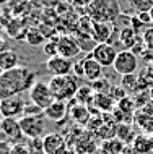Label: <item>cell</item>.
<instances>
[{
	"instance_id": "obj_7",
	"label": "cell",
	"mask_w": 153,
	"mask_h": 154,
	"mask_svg": "<svg viewBox=\"0 0 153 154\" xmlns=\"http://www.w3.org/2000/svg\"><path fill=\"white\" fill-rule=\"evenodd\" d=\"M44 114L43 115H36V117H21L20 119V127H21L23 135L28 140H34V138H43L44 128Z\"/></svg>"
},
{
	"instance_id": "obj_35",
	"label": "cell",
	"mask_w": 153,
	"mask_h": 154,
	"mask_svg": "<svg viewBox=\"0 0 153 154\" xmlns=\"http://www.w3.org/2000/svg\"><path fill=\"white\" fill-rule=\"evenodd\" d=\"M72 75H75L77 78H85V70H83V60H78L73 63V72Z\"/></svg>"
},
{
	"instance_id": "obj_31",
	"label": "cell",
	"mask_w": 153,
	"mask_h": 154,
	"mask_svg": "<svg viewBox=\"0 0 153 154\" xmlns=\"http://www.w3.org/2000/svg\"><path fill=\"white\" fill-rule=\"evenodd\" d=\"M130 51L134 52L137 57H142L143 54H145V51H147V45H145V42H143L142 36H139V37H137V41H135L134 45L130 47Z\"/></svg>"
},
{
	"instance_id": "obj_12",
	"label": "cell",
	"mask_w": 153,
	"mask_h": 154,
	"mask_svg": "<svg viewBox=\"0 0 153 154\" xmlns=\"http://www.w3.org/2000/svg\"><path fill=\"white\" fill-rule=\"evenodd\" d=\"M43 148L46 154H62L67 149V140L60 133H47L43 136Z\"/></svg>"
},
{
	"instance_id": "obj_28",
	"label": "cell",
	"mask_w": 153,
	"mask_h": 154,
	"mask_svg": "<svg viewBox=\"0 0 153 154\" xmlns=\"http://www.w3.org/2000/svg\"><path fill=\"white\" fill-rule=\"evenodd\" d=\"M132 99H134L137 109H140V107H145L147 102L150 101V89H148V91H137Z\"/></svg>"
},
{
	"instance_id": "obj_19",
	"label": "cell",
	"mask_w": 153,
	"mask_h": 154,
	"mask_svg": "<svg viewBox=\"0 0 153 154\" xmlns=\"http://www.w3.org/2000/svg\"><path fill=\"white\" fill-rule=\"evenodd\" d=\"M93 104L98 107L101 112H113L117 106L116 99L113 97L111 94H103V93H94V99H93Z\"/></svg>"
},
{
	"instance_id": "obj_26",
	"label": "cell",
	"mask_w": 153,
	"mask_h": 154,
	"mask_svg": "<svg viewBox=\"0 0 153 154\" xmlns=\"http://www.w3.org/2000/svg\"><path fill=\"white\" fill-rule=\"evenodd\" d=\"M129 5L137 13H150L153 8V0H129Z\"/></svg>"
},
{
	"instance_id": "obj_40",
	"label": "cell",
	"mask_w": 153,
	"mask_h": 154,
	"mask_svg": "<svg viewBox=\"0 0 153 154\" xmlns=\"http://www.w3.org/2000/svg\"><path fill=\"white\" fill-rule=\"evenodd\" d=\"M143 133H148V135L153 136V117L150 119V122L145 125V128H143Z\"/></svg>"
},
{
	"instance_id": "obj_27",
	"label": "cell",
	"mask_w": 153,
	"mask_h": 154,
	"mask_svg": "<svg viewBox=\"0 0 153 154\" xmlns=\"http://www.w3.org/2000/svg\"><path fill=\"white\" fill-rule=\"evenodd\" d=\"M26 41L30 42L31 45L38 47V45H44V34L41 31H38L36 28H31V29L26 31Z\"/></svg>"
},
{
	"instance_id": "obj_2",
	"label": "cell",
	"mask_w": 153,
	"mask_h": 154,
	"mask_svg": "<svg viewBox=\"0 0 153 154\" xmlns=\"http://www.w3.org/2000/svg\"><path fill=\"white\" fill-rule=\"evenodd\" d=\"M88 18L94 23H116L121 16L117 0H93L86 7Z\"/></svg>"
},
{
	"instance_id": "obj_4",
	"label": "cell",
	"mask_w": 153,
	"mask_h": 154,
	"mask_svg": "<svg viewBox=\"0 0 153 154\" xmlns=\"http://www.w3.org/2000/svg\"><path fill=\"white\" fill-rule=\"evenodd\" d=\"M114 72L119 73L121 76H127V75H135L139 70V57L132 51H119L117 59H116L113 65Z\"/></svg>"
},
{
	"instance_id": "obj_34",
	"label": "cell",
	"mask_w": 153,
	"mask_h": 154,
	"mask_svg": "<svg viewBox=\"0 0 153 154\" xmlns=\"http://www.w3.org/2000/svg\"><path fill=\"white\" fill-rule=\"evenodd\" d=\"M142 39L145 42L147 49H153V26H148L142 34Z\"/></svg>"
},
{
	"instance_id": "obj_18",
	"label": "cell",
	"mask_w": 153,
	"mask_h": 154,
	"mask_svg": "<svg viewBox=\"0 0 153 154\" xmlns=\"http://www.w3.org/2000/svg\"><path fill=\"white\" fill-rule=\"evenodd\" d=\"M18 62H20L18 54L15 51H11V49H5V51L0 54V68L3 72H8V70H13L16 66H20Z\"/></svg>"
},
{
	"instance_id": "obj_41",
	"label": "cell",
	"mask_w": 153,
	"mask_h": 154,
	"mask_svg": "<svg viewBox=\"0 0 153 154\" xmlns=\"http://www.w3.org/2000/svg\"><path fill=\"white\" fill-rule=\"evenodd\" d=\"M73 2H75L77 5H85V7H88L90 3L93 2V0H73Z\"/></svg>"
},
{
	"instance_id": "obj_45",
	"label": "cell",
	"mask_w": 153,
	"mask_h": 154,
	"mask_svg": "<svg viewBox=\"0 0 153 154\" xmlns=\"http://www.w3.org/2000/svg\"><path fill=\"white\" fill-rule=\"evenodd\" d=\"M2 73H3V70H2V68H0V75H2Z\"/></svg>"
},
{
	"instance_id": "obj_24",
	"label": "cell",
	"mask_w": 153,
	"mask_h": 154,
	"mask_svg": "<svg viewBox=\"0 0 153 154\" xmlns=\"http://www.w3.org/2000/svg\"><path fill=\"white\" fill-rule=\"evenodd\" d=\"M77 41H78V45H80L81 51L90 52V54H91L94 51V47L98 45V42L93 39V36H88L86 32H81V36H78Z\"/></svg>"
},
{
	"instance_id": "obj_3",
	"label": "cell",
	"mask_w": 153,
	"mask_h": 154,
	"mask_svg": "<svg viewBox=\"0 0 153 154\" xmlns=\"http://www.w3.org/2000/svg\"><path fill=\"white\" fill-rule=\"evenodd\" d=\"M47 83H49V86H51L54 97H56L57 101H64V102L73 101L77 93H78V89H80V86H78V78L75 75L52 76Z\"/></svg>"
},
{
	"instance_id": "obj_36",
	"label": "cell",
	"mask_w": 153,
	"mask_h": 154,
	"mask_svg": "<svg viewBox=\"0 0 153 154\" xmlns=\"http://www.w3.org/2000/svg\"><path fill=\"white\" fill-rule=\"evenodd\" d=\"M0 154H13V144L5 140H0Z\"/></svg>"
},
{
	"instance_id": "obj_22",
	"label": "cell",
	"mask_w": 153,
	"mask_h": 154,
	"mask_svg": "<svg viewBox=\"0 0 153 154\" xmlns=\"http://www.w3.org/2000/svg\"><path fill=\"white\" fill-rule=\"evenodd\" d=\"M137 37H139V34L132 29L130 26H124V28H121V31H119V39H121V42L124 45H126L127 51H130V47L134 45L135 41H137Z\"/></svg>"
},
{
	"instance_id": "obj_39",
	"label": "cell",
	"mask_w": 153,
	"mask_h": 154,
	"mask_svg": "<svg viewBox=\"0 0 153 154\" xmlns=\"http://www.w3.org/2000/svg\"><path fill=\"white\" fill-rule=\"evenodd\" d=\"M137 18H139L142 23H145V24H150V23H151L150 13H137Z\"/></svg>"
},
{
	"instance_id": "obj_23",
	"label": "cell",
	"mask_w": 153,
	"mask_h": 154,
	"mask_svg": "<svg viewBox=\"0 0 153 154\" xmlns=\"http://www.w3.org/2000/svg\"><path fill=\"white\" fill-rule=\"evenodd\" d=\"M94 99V91L91 86H81L80 89H78V93L75 96V101L80 102V104H85V106H88V104H91Z\"/></svg>"
},
{
	"instance_id": "obj_38",
	"label": "cell",
	"mask_w": 153,
	"mask_h": 154,
	"mask_svg": "<svg viewBox=\"0 0 153 154\" xmlns=\"http://www.w3.org/2000/svg\"><path fill=\"white\" fill-rule=\"evenodd\" d=\"M142 59H143V62H145L147 65H151L153 66V49H147L145 54L142 55Z\"/></svg>"
},
{
	"instance_id": "obj_29",
	"label": "cell",
	"mask_w": 153,
	"mask_h": 154,
	"mask_svg": "<svg viewBox=\"0 0 153 154\" xmlns=\"http://www.w3.org/2000/svg\"><path fill=\"white\" fill-rule=\"evenodd\" d=\"M43 51L47 57H56L59 55V49H57V39H51L43 45Z\"/></svg>"
},
{
	"instance_id": "obj_16",
	"label": "cell",
	"mask_w": 153,
	"mask_h": 154,
	"mask_svg": "<svg viewBox=\"0 0 153 154\" xmlns=\"http://www.w3.org/2000/svg\"><path fill=\"white\" fill-rule=\"evenodd\" d=\"M69 109L72 120L78 125H88V122L91 120V112L88 110V106H85V104H73Z\"/></svg>"
},
{
	"instance_id": "obj_37",
	"label": "cell",
	"mask_w": 153,
	"mask_h": 154,
	"mask_svg": "<svg viewBox=\"0 0 153 154\" xmlns=\"http://www.w3.org/2000/svg\"><path fill=\"white\" fill-rule=\"evenodd\" d=\"M140 75H142V76L145 78L148 83H150L151 88H153V66H151V65H148L147 68L143 70V72H140Z\"/></svg>"
},
{
	"instance_id": "obj_33",
	"label": "cell",
	"mask_w": 153,
	"mask_h": 154,
	"mask_svg": "<svg viewBox=\"0 0 153 154\" xmlns=\"http://www.w3.org/2000/svg\"><path fill=\"white\" fill-rule=\"evenodd\" d=\"M13 154H34L30 144L24 143H13Z\"/></svg>"
},
{
	"instance_id": "obj_42",
	"label": "cell",
	"mask_w": 153,
	"mask_h": 154,
	"mask_svg": "<svg viewBox=\"0 0 153 154\" xmlns=\"http://www.w3.org/2000/svg\"><path fill=\"white\" fill-rule=\"evenodd\" d=\"M3 51H5V42H3V39L0 37V54H2Z\"/></svg>"
},
{
	"instance_id": "obj_44",
	"label": "cell",
	"mask_w": 153,
	"mask_h": 154,
	"mask_svg": "<svg viewBox=\"0 0 153 154\" xmlns=\"http://www.w3.org/2000/svg\"><path fill=\"white\" fill-rule=\"evenodd\" d=\"M150 16H151V23H153V8L150 10Z\"/></svg>"
},
{
	"instance_id": "obj_15",
	"label": "cell",
	"mask_w": 153,
	"mask_h": 154,
	"mask_svg": "<svg viewBox=\"0 0 153 154\" xmlns=\"http://www.w3.org/2000/svg\"><path fill=\"white\" fill-rule=\"evenodd\" d=\"M83 70H85V80H88L91 83L101 80L103 66L98 63L91 55H88V57H85V59H83Z\"/></svg>"
},
{
	"instance_id": "obj_9",
	"label": "cell",
	"mask_w": 153,
	"mask_h": 154,
	"mask_svg": "<svg viewBox=\"0 0 153 154\" xmlns=\"http://www.w3.org/2000/svg\"><path fill=\"white\" fill-rule=\"evenodd\" d=\"M46 68L52 76H64V75H72L73 63L72 60L65 59V57L56 55V57H49L47 59Z\"/></svg>"
},
{
	"instance_id": "obj_21",
	"label": "cell",
	"mask_w": 153,
	"mask_h": 154,
	"mask_svg": "<svg viewBox=\"0 0 153 154\" xmlns=\"http://www.w3.org/2000/svg\"><path fill=\"white\" fill-rule=\"evenodd\" d=\"M116 138H119L126 146H129V144L132 146V143H134V140L137 136L134 135V128H132L130 123H119L117 131H116Z\"/></svg>"
},
{
	"instance_id": "obj_6",
	"label": "cell",
	"mask_w": 153,
	"mask_h": 154,
	"mask_svg": "<svg viewBox=\"0 0 153 154\" xmlns=\"http://www.w3.org/2000/svg\"><path fill=\"white\" fill-rule=\"evenodd\" d=\"M26 102L21 94H15L0 101V115L7 119H21Z\"/></svg>"
},
{
	"instance_id": "obj_20",
	"label": "cell",
	"mask_w": 153,
	"mask_h": 154,
	"mask_svg": "<svg viewBox=\"0 0 153 154\" xmlns=\"http://www.w3.org/2000/svg\"><path fill=\"white\" fill-rule=\"evenodd\" d=\"M126 144L122 143L119 138H111V140H104L100 146V151L103 154H121L126 151Z\"/></svg>"
},
{
	"instance_id": "obj_8",
	"label": "cell",
	"mask_w": 153,
	"mask_h": 154,
	"mask_svg": "<svg viewBox=\"0 0 153 154\" xmlns=\"http://www.w3.org/2000/svg\"><path fill=\"white\" fill-rule=\"evenodd\" d=\"M117 54H119V51L113 44H98L90 55L104 68V66H113L114 65L116 59H117Z\"/></svg>"
},
{
	"instance_id": "obj_32",
	"label": "cell",
	"mask_w": 153,
	"mask_h": 154,
	"mask_svg": "<svg viewBox=\"0 0 153 154\" xmlns=\"http://www.w3.org/2000/svg\"><path fill=\"white\" fill-rule=\"evenodd\" d=\"M130 28H132V29H134L135 32H137V34L139 36H142L143 34V31H145L147 29V24L145 23H142V21H140V20L137 18V16H132V21H130Z\"/></svg>"
},
{
	"instance_id": "obj_14",
	"label": "cell",
	"mask_w": 153,
	"mask_h": 154,
	"mask_svg": "<svg viewBox=\"0 0 153 154\" xmlns=\"http://www.w3.org/2000/svg\"><path fill=\"white\" fill-rule=\"evenodd\" d=\"M67 112H69V106L67 102L64 101H54L51 106L47 107L46 110H44V117L52 120L54 123H62L64 122V119L67 117Z\"/></svg>"
},
{
	"instance_id": "obj_30",
	"label": "cell",
	"mask_w": 153,
	"mask_h": 154,
	"mask_svg": "<svg viewBox=\"0 0 153 154\" xmlns=\"http://www.w3.org/2000/svg\"><path fill=\"white\" fill-rule=\"evenodd\" d=\"M43 114H44V110L39 106H36L34 102H31V104H26L23 117H36V115H43Z\"/></svg>"
},
{
	"instance_id": "obj_25",
	"label": "cell",
	"mask_w": 153,
	"mask_h": 154,
	"mask_svg": "<svg viewBox=\"0 0 153 154\" xmlns=\"http://www.w3.org/2000/svg\"><path fill=\"white\" fill-rule=\"evenodd\" d=\"M122 88L127 91V93H137L139 91V75H127V76H122Z\"/></svg>"
},
{
	"instance_id": "obj_1",
	"label": "cell",
	"mask_w": 153,
	"mask_h": 154,
	"mask_svg": "<svg viewBox=\"0 0 153 154\" xmlns=\"http://www.w3.org/2000/svg\"><path fill=\"white\" fill-rule=\"evenodd\" d=\"M36 83V72L28 66H16L0 75V101L15 94L30 91Z\"/></svg>"
},
{
	"instance_id": "obj_11",
	"label": "cell",
	"mask_w": 153,
	"mask_h": 154,
	"mask_svg": "<svg viewBox=\"0 0 153 154\" xmlns=\"http://www.w3.org/2000/svg\"><path fill=\"white\" fill-rule=\"evenodd\" d=\"M0 131L13 143H21V138L24 136L21 131V127H20V119L2 117L0 119Z\"/></svg>"
},
{
	"instance_id": "obj_17",
	"label": "cell",
	"mask_w": 153,
	"mask_h": 154,
	"mask_svg": "<svg viewBox=\"0 0 153 154\" xmlns=\"http://www.w3.org/2000/svg\"><path fill=\"white\" fill-rule=\"evenodd\" d=\"M132 149L137 154H153V136L148 133L137 135V138L132 143Z\"/></svg>"
},
{
	"instance_id": "obj_13",
	"label": "cell",
	"mask_w": 153,
	"mask_h": 154,
	"mask_svg": "<svg viewBox=\"0 0 153 154\" xmlns=\"http://www.w3.org/2000/svg\"><path fill=\"white\" fill-rule=\"evenodd\" d=\"M116 31L114 23H94L91 21V36L98 44H109Z\"/></svg>"
},
{
	"instance_id": "obj_10",
	"label": "cell",
	"mask_w": 153,
	"mask_h": 154,
	"mask_svg": "<svg viewBox=\"0 0 153 154\" xmlns=\"http://www.w3.org/2000/svg\"><path fill=\"white\" fill-rule=\"evenodd\" d=\"M57 49H59V55L65 57V59L72 60L73 57H77L80 54V45H78L77 37L64 34L60 37H57Z\"/></svg>"
},
{
	"instance_id": "obj_5",
	"label": "cell",
	"mask_w": 153,
	"mask_h": 154,
	"mask_svg": "<svg viewBox=\"0 0 153 154\" xmlns=\"http://www.w3.org/2000/svg\"><path fill=\"white\" fill-rule=\"evenodd\" d=\"M30 97H31V102H34L36 106H39L43 110H46L47 107L56 101V97H54L51 86H49L47 81H36L30 89Z\"/></svg>"
},
{
	"instance_id": "obj_43",
	"label": "cell",
	"mask_w": 153,
	"mask_h": 154,
	"mask_svg": "<svg viewBox=\"0 0 153 154\" xmlns=\"http://www.w3.org/2000/svg\"><path fill=\"white\" fill-rule=\"evenodd\" d=\"M150 102L153 104V88L150 89Z\"/></svg>"
}]
</instances>
